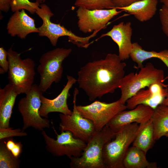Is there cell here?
<instances>
[{"mask_svg":"<svg viewBox=\"0 0 168 168\" xmlns=\"http://www.w3.org/2000/svg\"><path fill=\"white\" fill-rule=\"evenodd\" d=\"M126 63L118 55L109 53L105 58L87 63L77 73L79 87L92 101L119 88Z\"/></svg>","mask_w":168,"mask_h":168,"instance_id":"6da1fadb","label":"cell"},{"mask_svg":"<svg viewBox=\"0 0 168 168\" xmlns=\"http://www.w3.org/2000/svg\"><path fill=\"white\" fill-rule=\"evenodd\" d=\"M115 134L107 125L100 131H95L86 143L81 156L70 159V167L105 168L103 160L104 147Z\"/></svg>","mask_w":168,"mask_h":168,"instance_id":"7a4b0ae2","label":"cell"},{"mask_svg":"<svg viewBox=\"0 0 168 168\" xmlns=\"http://www.w3.org/2000/svg\"><path fill=\"white\" fill-rule=\"evenodd\" d=\"M140 128L133 123L124 126L115 134V139L107 142L103 151V160L105 168H124L123 161Z\"/></svg>","mask_w":168,"mask_h":168,"instance_id":"3957f363","label":"cell"},{"mask_svg":"<svg viewBox=\"0 0 168 168\" xmlns=\"http://www.w3.org/2000/svg\"><path fill=\"white\" fill-rule=\"evenodd\" d=\"M140 69L138 73L130 72L122 78L119 87L121 95L119 100L122 103L125 104L139 90L154 84L168 86L164 83L166 79L164 71L155 68L152 63H147Z\"/></svg>","mask_w":168,"mask_h":168,"instance_id":"277c9868","label":"cell"},{"mask_svg":"<svg viewBox=\"0 0 168 168\" xmlns=\"http://www.w3.org/2000/svg\"><path fill=\"white\" fill-rule=\"evenodd\" d=\"M35 13L42 19V25L39 28L38 35L40 36L47 37L51 44L56 45L58 39L63 36H68L69 41L76 45L79 47L86 49L90 44V39L96 36L97 31H95L90 35L86 37H81L77 35L71 30L60 24L52 22L50 18L54 14L49 7L42 3L36 9Z\"/></svg>","mask_w":168,"mask_h":168,"instance_id":"5b68a950","label":"cell"},{"mask_svg":"<svg viewBox=\"0 0 168 168\" xmlns=\"http://www.w3.org/2000/svg\"><path fill=\"white\" fill-rule=\"evenodd\" d=\"M72 51L71 48H57L41 56L37 69L40 76L39 86L43 93L53 82L57 83L60 81L63 71V62Z\"/></svg>","mask_w":168,"mask_h":168,"instance_id":"8992f818","label":"cell"},{"mask_svg":"<svg viewBox=\"0 0 168 168\" xmlns=\"http://www.w3.org/2000/svg\"><path fill=\"white\" fill-rule=\"evenodd\" d=\"M9 62L8 78L21 94H26L34 84L35 72V64L30 58L22 59L20 54L12 47L7 51Z\"/></svg>","mask_w":168,"mask_h":168,"instance_id":"52a82bcc","label":"cell"},{"mask_svg":"<svg viewBox=\"0 0 168 168\" xmlns=\"http://www.w3.org/2000/svg\"><path fill=\"white\" fill-rule=\"evenodd\" d=\"M43 93L39 86L34 84L25 96L19 101L18 108L23 119L22 131L30 127L41 131L49 128L50 121L43 118L39 114Z\"/></svg>","mask_w":168,"mask_h":168,"instance_id":"ba28073f","label":"cell"},{"mask_svg":"<svg viewBox=\"0 0 168 168\" xmlns=\"http://www.w3.org/2000/svg\"><path fill=\"white\" fill-rule=\"evenodd\" d=\"M76 108L82 116L92 122L96 131L101 130L116 115L127 109L119 100L110 103L96 100L86 105H76Z\"/></svg>","mask_w":168,"mask_h":168,"instance_id":"9c48e42d","label":"cell"},{"mask_svg":"<svg viewBox=\"0 0 168 168\" xmlns=\"http://www.w3.org/2000/svg\"><path fill=\"white\" fill-rule=\"evenodd\" d=\"M41 134L47 150L56 156L66 155L70 159L79 157L86 145V142L75 138L72 133L68 130L57 134L56 139L49 137L44 130L41 131Z\"/></svg>","mask_w":168,"mask_h":168,"instance_id":"30bf717a","label":"cell"},{"mask_svg":"<svg viewBox=\"0 0 168 168\" xmlns=\"http://www.w3.org/2000/svg\"><path fill=\"white\" fill-rule=\"evenodd\" d=\"M78 93V90L75 88L73 93V106L72 114H59L60 122L59 129L61 132L69 131L75 138L87 143L96 130L92 122L82 116L77 109L76 101Z\"/></svg>","mask_w":168,"mask_h":168,"instance_id":"8fae6325","label":"cell"},{"mask_svg":"<svg viewBox=\"0 0 168 168\" xmlns=\"http://www.w3.org/2000/svg\"><path fill=\"white\" fill-rule=\"evenodd\" d=\"M114 8L110 9L89 10L78 7L76 11L78 27L84 33L99 31L104 29L109 21L121 11Z\"/></svg>","mask_w":168,"mask_h":168,"instance_id":"7c38bea8","label":"cell"},{"mask_svg":"<svg viewBox=\"0 0 168 168\" xmlns=\"http://www.w3.org/2000/svg\"><path fill=\"white\" fill-rule=\"evenodd\" d=\"M168 86L158 83L152 85L147 89H142L126 101L127 109L132 110L143 104L153 109L162 104L168 93Z\"/></svg>","mask_w":168,"mask_h":168,"instance_id":"4fadbf2b","label":"cell"},{"mask_svg":"<svg viewBox=\"0 0 168 168\" xmlns=\"http://www.w3.org/2000/svg\"><path fill=\"white\" fill-rule=\"evenodd\" d=\"M154 109L143 104L138 105L133 109L123 110L116 115L107 125L116 133L124 125L133 123L143 125L151 119Z\"/></svg>","mask_w":168,"mask_h":168,"instance_id":"5bb4252c","label":"cell"},{"mask_svg":"<svg viewBox=\"0 0 168 168\" xmlns=\"http://www.w3.org/2000/svg\"><path fill=\"white\" fill-rule=\"evenodd\" d=\"M67 82L60 93L55 98L50 99L43 95L41 100V105L39 114L42 117L48 118V114L51 112H58L65 114L70 115L72 113L68 108L67 101L69 96V91L77 80L72 76L67 75Z\"/></svg>","mask_w":168,"mask_h":168,"instance_id":"9a60e30c","label":"cell"},{"mask_svg":"<svg viewBox=\"0 0 168 168\" xmlns=\"http://www.w3.org/2000/svg\"><path fill=\"white\" fill-rule=\"evenodd\" d=\"M130 22L122 21L114 25L111 29L103 34L100 37L107 36L110 37L118 45V55L123 61L130 57L133 43L131 41L133 29Z\"/></svg>","mask_w":168,"mask_h":168,"instance_id":"2e32d148","label":"cell"},{"mask_svg":"<svg viewBox=\"0 0 168 168\" xmlns=\"http://www.w3.org/2000/svg\"><path fill=\"white\" fill-rule=\"evenodd\" d=\"M7 29L11 36L16 35L21 39H25L30 33L38 32L35 20L27 14L24 9L14 12L8 20Z\"/></svg>","mask_w":168,"mask_h":168,"instance_id":"e0dca14e","label":"cell"},{"mask_svg":"<svg viewBox=\"0 0 168 168\" xmlns=\"http://www.w3.org/2000/svg\"><path fill=\"white\" fill-rule=\"evenodd\" d=\"M20 93L10 83L0 89V128L9 127V122L16 98Z\"/></svg>","mask_w":168,"mask_h":168,"instance_id":"ac0fdd59","label":"cell"},{"mask_svg":"<svg viewBox=\"0 0 168 168\" xmlns=\"http://www.w3.org/2000/svg\"><path fill=\"white\" fill-rule=\"evenodd\" d=\"M157 3V0H141L119 9L125 11L138 21L143 22L150 20L155 15Z\"/></svg>","mask_w":168,"mask_h":168,"instance_id":"d6986e66","label":"cell"},{"mask_svg":"<svg viewBox=\"0 0 168 168\" xmlns=\"http://www.w3.org/2000/svg\"><path fill=\"white\" fill-rule=\"evenodd\" d=\"M130 57L137 64L138 69L143 66L142 63L144 61L152 58L160 59L168 68V49L158 52L154 51H148L143 49L138 43L134 42L133 43ZM166 78H168V77Z\"/></svg>","mask_w":168,"mask_h":168,"instance_id":"ffe728a7","label":"cell"},{"mask_svg":"<svg viewBox=\"0 0 168 168\" xmlns=\"http://www.w3.org/2000/svg\"><path fill=\"white\" fill-rule=\"evenodd\" d=\"M146 153L137 147H129L123 161L124 168H156V163L149 162Z\"/></svg>","mask_w":168,"mask_h":168,"instance_id":"44dd1931","label":"cell"},{"mask_svg":"<svg viewBox=\"0 0 168 168\" xmlns=\"http://www.w3.org/2000/svg\"><path fill=\"white\" fill-rule=\"evenodd\" d=\"M155 140L168 133V106L161 104L154 110L151 118Z\"/></svg>","mask_w":168,"mask_h":168,"instance_id":"7402d4cb","label":"cell"},{"mask_svg":"<svg viewBox=\"0 0 168 168\" xmlns=\"http://www.w3.org/2000/svg\"><path fill=\"white\" fill-rule=\"evenodd\" d=\"M155 141L154 128L151 119L145 124L140 125L138 132L132 144L147 154L152 148Z\"/></svg>","mask_w":168,"mask_h":168,"instance_id":"603a6c76","label":"cell"},{"mask_svg":"<svg viewBox=\"0 0 168 168\" xmlns=\"http://www.w3.org/2000/svg\"><path fill=\"white\" fill-rule=\"evenodd\" d=\"M0 168H19L21 160L15 157L6 145L5 139L0 140Z\"/></svg>","mask_w":168,"mask_h":168,"instance_id":"cb8c5ba5","label":"cell"},{"mask_svg":"<svg viewBox=\"0 0 168 168\" xmlns=\"http://www.w3.org/2000/svg\"><path fill=\"white\" fill-rule=\"evenodd\" d=\"M76 7L89 10L110 9L115 8L111 0H75Z\"/></svg>","mask_w":168,"mask_h":168,"instance_id":"d4e9b609","label":"cell"},{"mask_svg":"<svg viewBox=\"0 0 168 168\" xmlns=\"http://www.w3.org/2000/svg\"><path fill=\"white\" fill-rule=\"evenodd\" d=\"M40 5L37 2H32L29 0H11L10 8L13 12L24 9L31 14H34Z\"/></svg>","mask_w":168,"mask_h":168,"instance_id":"484cf974","label":"cell"},{"mask_svg":"<svg viewBox=\"0 0 168 168\" xmlns=\"http://www.w3.org/2000/svg\"><path fill=\"white\" fill-rule=\"evenodd\" d=\"M7 149L16 157L19 158L22 152L23 145L21 142H15L12 137L5 138Z\"/></svg>","mask_w":168,"mask_h":168,"instance_id":"4316f807","label":"cell"},{"mask_svg":"<svg viewBox=\"0 0 168 168\" xmlns=\"http://www.w3.org/2000/svg\"><path fill=\"white\" fill-rule=\"evenodd\" d=\"M27 135L26 133L22 131L20 128L13 129L12 128L10 127L0 128V140L13 137H23Z\"/></svg>","mask_w":168,"mask_h":168,"instance_id":"83f0119b","label":"cell"},{"mask_svg":"<svg viewBox=\"0 0 168 168\" xmlns=\"http://www.w3.org/2000/svg\"><path fill=\"white\" fill-rule=\"evenodd\" d=\"M159 17L162 30L168 37V9L164 5L159 10Z\"/></svg>","mask_w":168,"mask_h":168,"instance_id":"f1b7e54d","label":"cell"},{"mask_svg":"<svg viewBox=\"0 0 168 168\" xmlns=\"http://www.w3.org/2000/svg\"><path fill=\"white\" fill-rule=\"evenodd\" d=\"M9 62L7 59V51L3 47L0 48V73L3 74L8 72Z\"/></svg>","mask_w":168,"mask_h":168,"instance_id":"f546056e","label":"cell"},{"mask_svg":"<svg viewBox=\"0 0 168 168\" xmlns=\"http://www.w3.org/2000/svg\"><path fill=\"white\" fill-rule=\"evenodd\" d=\"M141 0H111L115 8H119L127 7L133 3Z\"/></svg>","mask_w":168,"mask_h":168,"instance_id":"4dcf8cb0","label":"cell"},{"mask_svg":"<svg viewBox=\"0 0 168 168\" xmlns=\"http://www.w3.org/2000/svg\"><path fill=\"white\" fill-rule=\"evenodd\" d=\"M11 0H0V9L2 11L7 12L11 7Z\"/></svg>","mask_w":168,"mask_h":168,"instance_id":"1f68e13d","label":"cell"},{"mask_svg":"<svg viewBox=\"0 0 168 168\" xmlns=\"http://www.w3.org/2000/svg\"><path fill=\"white\" fill-rule=\"evenodd\" d=\"M161 104L168 106V93Z\"/></svg>","mask_w":168,"mask_h":168,"instance_id":"d6a6232c","label":"cell"},{"mask_svg":"<svg viewBox=\"0 0 168 168\" xmlns=\"http://www.w3.org/2000/svg\"><path fill=\"white\" fill-rule=\"evenodd\" d=\"M160 2L168 9V0H160Z\"/></svg>","mask_w":168,"mask_h":168,"instance_id":"836d02e7","label":"cell"},{"mask_svg":"<svg viewBox=\"0 0 168 168\" xmlns=\"http://www.w3.org/2000/svg\"><path fill=\"white\" fill-rule=\"evenodd\" d=\"M45 1V0H36L35 2H37L40 4L44 3Z\"/></svg>","mask_w":168,"mask_h":168,"instance_id":"e575fe53","label":"cell"},{"mask_svg":"<svg viewBox=\"0 0 168 168\" xmlns=\"http://www.w3.org/2000/svg\"><path fill=\"white\" fill-rule=\"evenodd\" d=\"M165 136H166V137H168V133H167L165 135Z\"/></svg>","mask_w":168,"mask_h":168,"instance_id":"d590c367","label":"cell"}]
</instances>
